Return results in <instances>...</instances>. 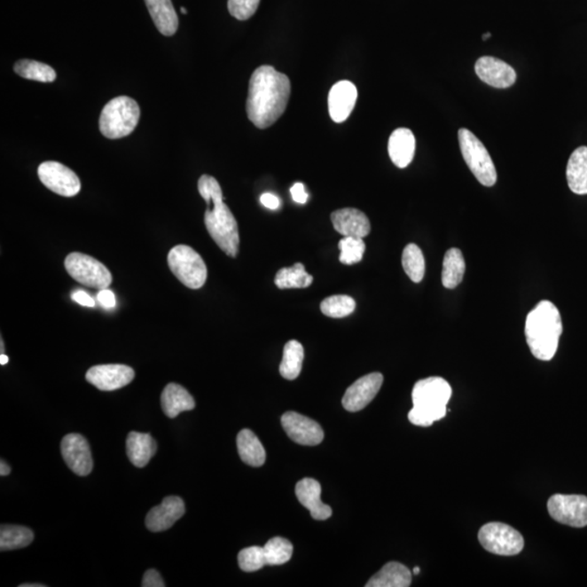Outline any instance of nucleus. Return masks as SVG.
<instances>
[{"instance_id":"09e8293b","label":"nucleus","mask_w":587,"mask_h":587,"mask_svg":"<svg viewBox=\"0 0 587 587\" xmlns=\"http://www.w3.org/2000/svg\"><path fill=\"white\" fill-rule=\"evenodd\" d=\"M419 572H420V569H419L418 567H415V569H413V574H415V575H419Z\"/></svg>"},{"instance_id":"9d476101","label":"nucleus","mask_w":587,"mask_h":587,"mask_svg":"<svg viewBox=\"0 0 587 587\" xmlns=\"http://www.w3.org/2000/svg\"><path fill=\"white\" fill-rule=\"evenodd\" d=\"M547 508L557 522L572 528L587 526V497L584 495H552Z\"/></svg>"},{"instance_id":"e433bc0d","label":"nucleus","mask_w":587,"mask_h":587,"mask_svg":"<svg viewBox=\"0 0 587 587\" xmlns=\"http://www.w3.org/2000/svg\"><path fill=\"white\" fill-rule=\"evenodd\" d=\"M238 558L239 567L245 572L258 571L264 566H268L263 547L252 546L244 548L243 551L239 552Z\"/></svg>"},{"instance_id":"de8ad7c7","label":"nucleus","mask_w":587,"mask_h":587,"mask_svg":"<svg viewBox=\"0 0 587 587\" xmlns=\"http://www.w3.org/2000/svg\"><path fill=\"white\" fill-rule=\"evenodd\" d=\"M489 37H490V33H485V35H483V40L486 41L488 40Z\"/></svg>"},{"instance_id":"a19ab883","label":"nucleus","mask_w":587,"mask_h":587,"mask_svg":"<svg viewBox=\"0 0 587 587\" xmlns=\"http://www.w3.org/2000/svg\"><path fill=\"white\" fill-rule=\"evenodd\" d=\"M98 300L100 302V305L106 308V309H112V308H114L115 304H117V302H115L114 294L112 291L107 290V288L99 291L98 294Z\"/></svg>"},{"instance_id":"412c9836","label":"nucleus","mask_w":587,"mask_h":587,"mask_svg":"<svg viewBox=\"0 0 587 587\" xmlns=\"http://www.w3.org/2000/svg\"><path fill=\"white\" fill-rule=\"evenodd\" d=\"M416 152V137L411 129H395L388 139V155L394 165L401 169L411 165Z\"/></svg>"},{"instance_id":"b1692460","label":"nucleus","mask_w":587,"mask_h":587,"mask_svg":"<svg viewBox=\"0 0 587 587\" xmlns=\"http://www.w3.org/2000/svg\"><path fill=\"white\" fill-rule=\"evenodd\" d=\"M156 451V441L151 434L139 432L129 433L127 440V454L129 461L137 468H144L147 466L155 456Z\"/></svg>"},{"instance_id":"a211bd4d","label":"nucleus","mask_w":587,"mask_h":587,"mask_svg":"<svg viewBox=\"0 0 587 587\" xmlns=\"http://www.w3.org/2000/svg\"><path fill=\"white\" fill-rule=\"evenodd\" d=\"M185 504L177 497H168L160 505L153 507L146 517V527L152 532H162L170 528L177 520L184 516Z\"/></svg>"},{"instance_id":"aec40b11","label":"nucleus","mask_w":587,"mask_h":587,"mask_svg":"<svg viewBox=\"0 0 587 587\" xmlns=\"http://www.w3.org/2000/svg\"><path fill=\"white\" fill-rule=\"evenodd\" d=\"M295 493L302 506L309 510L312 518L319 521L331 518L332 509L321 502V485L317 481L310 478L300 481Z\"/></svg>"},{"instance_id":"72a5a7b5","label":"nucleus","mask_w":587,"mask_h":587,"mask_svg":"<svg viewBox=\"0 0 587 587\" xmlns=\"http://www.w3.org/2000/svg\"><path fill=\"white\" fill-rule=\"evenodd\" d=\"M264 553L268 566H281L291 560L293 556L292 543L286 538L273 537L264 545Z\"/></svg>"},{"instance_id":"37998d69","label":"nucleus","mask_w":587,"mask_h":587,"mask_svg":"<svg viewBox=\"0 0 587 587\" xmlns=\"http://www.w3.org/2000/svg\"><path fill=\"white\" fill-rule=\"evenodd\" d=\"M72 300L85 307H94L95 301L88 293L78 291L72 294Z\"/></svg>"},{"instance_id":"8fccbe9b","label":"nucleus","mask_w":587,"mask_h":587,"mask_svg":"<svg viewBox=\"0 0 587 587\" xmlns=\"http://www.w3.org/2000/svg\"><path fill=\"white\" fill-rule=\"evenodd\" d=\"M181 12H182L183 14H186V13H187V11H186V9H185L184 7H182V8H181Z\"/></svg>"},{"instance_id":"6ab92c4d","label":"nucleus","mask_w":587,"mask_h":587,"mask_svg":"<svg viewBox=\"0 0 587 587\" xmlns=\"http://www.w3.org/2000/svg\"><path fill=\"white\" fill-rule=\"evenodd\" d=\"M331 220L336 232L343 237L364 239L372 231L368 216L356 208L336 210L331 215Z\"/></svg>"},{"instance_id":"f3484780","label":"nucleus","mask_w":587,"mask_h":587,"mask_svg":"<svg viewBox=\"0 0 587 587\" xmlns=\"http://www.w3.org/2000/svg\"><path fill=\"white\" fill-rule=\"evenodd\" d=\"M358 91L349 81H340L333 85L329 93L330 117L336 123L348 119L357 102Z\"/></svg>"},{"instance_id":"f257e3e1","label":"nucleus","mask_w":587,"mask_h":587,"mask_svg":"<svg viewBox=\"0 0 587 587\" xmlns=\"http://www.w3.org/2000/svg\"><path fill=\"white\" fill-rule=\"evenodd\" d=\"M291 81L271 66L254 71L249 81L247 112L258 129H268L286 113L291 96Z\"/></svg>"},{"instance_id":"4468645a","label":"nucleus","mask_w":587,"mask_h":587,"mask_svg":"<svg viewBox=\"0 0 587 587\" xmlns=\"http://www.w3.org/2000/svg\"><path fill=\"white\" fill-rule=\"evenodd\" d=\"M61 454L72 473L86 476L93 470V458L85 437L71 433L61 442Z\"/></svg>"},{"instance_id":"f704fd0d","label":"nucleus","mask_w":587,"mask_h":587,"mask_svg":"<svg viewBox=\"0 0 587 587\" xmlns=\"http://www.w3.org/2000/svg\"><path fill=\"white\" fill-rule=\"evenodd\" d=\"M320 309L326 317L340 319L353 314L356 301L353 297L348 295L330 296L321 302Z\"/></svg>"},{"instance_id":"f8f14e48","label":"nucleus","mask_w":587,"mask_h":587,"mask_svg":"<svg viewBox=\"0 0 587 587\" xmlns=\"http://www.w3.org/2000/svg\"><path fill=\"white\" fill-rule=\"evenodd\" d=\"M86 381L104 392L122 388L136 378V372L125 364H100L90 368Z\"/></svg>"},{"instance_id":"4be33fe9","label":"nucleus","mask_w":587,"mask_h":587,"mask_svg":"<svg viewBox=\"0 0 587 587\" xmlns=\"http://www.w3.org/2000/svg\"><path fill=\"white\" fill-rule=\"evenodd\" d=\"M149 13L158 31L165 36L176 35L179 18L171 0H145Z\"/></svg>"},{"instance_id":"473e14b6","label":"nucleus","mask_w":587,"mask_h":587,"mask_svg":"<svg viewBox=\"0 0 587 587\" xmlns=\"http://www.w3.org/2000/svg\"><path fill=\"white\" fill-rule=\"evenodd\" d=\"M402 263L403 270L412 282L420 283L423 280L426 273V259L418 245H407L403 252Z\"/></svg>"},{"instance_id":"2eb2a0df","label":"nucleus","mask_w":587,"mask_h":587,"mask_svg":"<svg viewBox=\"0 0 587 587\" xmlns=\"http://www.w3.org/2000/svg\"><path fill=\"white\" fill-rule=\"evenodd\" d=\"M383 375L379 372L364 375L348 388L343 397L346 411L357 412L363 411L378 395L383 384Z\"/></svg>"},{"instance_id":"6e6552de","label":"nucleus","mask_w":587,"mask_h":587,"mask_svg":"<svg viewBox=\"0 0 587 587\" xmlns=\"http://www.w3.org/2000/svg\"><path fill=\"white\" fill-rule=\"evenodd\" d=\"M67 272L83 286L105 290L113 282L112 273L98 259L81 253H72L65 260Z\"/></svg>"},{"instance_id":"4c0bfd02","label":"nucleus","mask_w":587,"mask_h":587,"mask_svg":"<svg viewBox=\"0 0 587 587\" xmlns=\"http://www.w3.org/2000/svg\"><path fill=\"white\" fill-rule=\"evenodd\" d=\"M259 3L260 0H229V12L239 21L248 20L257 12Z\"/></svg>"},{"instance_id":"c03bdc74","label":"nucleus","mask_w":587,"mask_h":587,"mask_svg":"<svg viewBox=\"0 0 587 587\" xmlns=\"http://www.w3.org/2000/svg\"><path fill=\"white\" fill-rule=\"evenodd\" d=\"M11 466L7 465L6 461L2 460V463H0V474H2V476H7L11 474Z\"/></svg>"},{"instance_id":"c9c22d12","label":"nucleus","mask_w":587,"mask_h":587,"mask_svg":"<svg viewBox=\"0 0 587 587\" xmlns=\"http://www.w3.org/2000/svg\"><path fill=\"white\" fill-rule=\"evenodd\" d=\"M339 248L340 250V262L346 266L362 262L365 252V244L364 239L344 237L340 240Z\"/></svg>"},{"instance_id":"c85d7f7f","label":"nucleus","mask_w":587,"mask_h":587,"mask_svg":"<svg viewBox=\"0 0 587 587\" xmlns=\"http://www.w3.org/2000/svg\"><path fill=\"white\" fill-rule=\"evenodd\" d=\"M304 348L295 340L287 341L284 346L283 359L280 364V373L284 379L293 380L300 377L304 362Z\"/></svg>"},{"instance_id":"58836bf2","label":"nucleus","mask_w":587,"mask_h":587,"mask_svg":"<svg viewBox=\"0 0 587 587\" xmlns=\"http://www.w3.org/2000/svg\"><path fill=\"white\" fill-rule=\"evenodd\" d=\"M143 587H165V582H163L160 574L158 571L151 569L145 572L144 575Z\"/></svg>"},{"instance_id":"39448f33","label":"nucleus","mask_w":587,"mask_h":587,"mask_svg":"<svg viewBox=\"0 0 587 587\" xmlns=\"http://www.w3.org/2000/svg\"><path fill=\"white\" fill-rule=\"evenodd\" d=\"M141 110L136 100L119 96L105 106L99 118V129L105 137L122 138L136 129Z\"/></svg>"},{"instance_id":"a878e982","label":"nucleus","mask_w":587,"mask_h":587,"mask_svg":"<svg viewBox=\"0 0 587 587\" xmlns=\"http://www.w3.org/2000/svg\"><path fill=\"white\" fill-rule=\"evenodd\" d=\"M411 572L406 566L399 562H388L381 570L374 575L367 587H408L411 584Z\"/></svg>"},{"instance_id":"423d86ee","label":"nucleus","mask_w":587,"mask_h":587,"mask_svg":"<svg viewBox=\"0 0 587 587\" xmlns=\"http://www.w3.org/2000/svg\"><path fill=\"white\" fill-rule=\"evenodd\" d=\"M458 138L461 153L476 180L486 187L497 184V168L482 142L468 129H460Z\"/></svg>"},{"instance_id":"2f4dec72","label":"nucleus","mask_w":587,"mask_h":587,"mask_svg":"<svg viewBox=\"0 0 587 587\" xmlns=\"http://www.w3.org/2000/svg\"><path fill=\"white\" fill-rule=\"evenodd\" d=\"M14 72L21 78L51 83L57 78L56 71L51 66L35 60H19L14 65Z\"/></svg>"},{"instance_id":"5701e85b","label":"nucleus","mask_w":587,"mask_h":587,"mask_svg":"<svg viewBox=\"0 0 587 587\" xmlns=\"http://www.w3.org/2000/svg\"><path fill=\"white\" fill-rule=\"evenodd\" d=\"M196 406L187 389L179 384H168L161 394V407L167 417L176 418L183 411H192Z\"/></svg>"},{"instance_id":"ddd939ff","label":"nucleus","mask_w":587,"mask_h":587,"mask_svg":"<svg viewBox=\"0 0 587 587\" xmlns=\"http://www.w3.org/2000/svg\"><path fill=\"white\" fill-rule=\"evenodd\" d=\"M282 427L288 437L300 445L317 446L325 439V432L319 423L301 413L294 411L284 413Z\"/></svg>"},{"instance_id":"49530a36","label":"nucleus","mask_w":587,"mask_h":587,"mask_svg":"<svg viewBox=\"0 0 587 587\" xmlns=\"http://www.w3.org/2000/svg\"><path fill=\"white\" fill-rule=\"evenodd\" d=\"M43 584H21L20 587H45Z\"/></svg>"},{"instance_id":"79ce46f5","label":"nucleus","mask_w":587,"mask_h":587,"mask_svg":"<svg viewBox=\"0 0 587 587\" xmlns=\"http://www.w3.org/2000/svg\"><path fill=\"white\" fill-rule=\"evenodd\" d=\"M260 203L271 210L278 209V207H280L281 204L280 200H278L276 195L271 194V192H264V194L260 197Z\"/></svg>"},{"instance_id":"c756f323","label":"nucleus","mask_w":587,"mask_h":587,"mask_svg":"<svg viewBox=\"0 0 587 587\" xmlns=\"http://www.w3.org/2000/svg\"><path fill=\"white\" fill-rule=\"evenodd\" d=\"M314 282L311 274L307 273L304 264L297 262L290 268H282L277 273L274 283L280 290L288 288H307Z\"/></svg>"},{"instance_id":"f03ea898","label":"nucleus","mask_w":587,"mask_h":587,"mask_svg":"<svg viewBox=\"0 0 587 587\" xmlns=\"http://www.w3.org/2000/svg\"><path fill=\"white\" fill-rule=\"evenodd\" d=\"M199 191L207 203L205 225L211 239L229 257H237L239 248V225L232 211L224 204L219 182L214 176H201Z\"/></svg>"},{"instance_id":"7c9ffc66","label":"nucleus","mask_w":587,"mask_h":587,"mask_svg":"<svg viewBox=\"0 0 587 587\" xmlns=\"http://www.w3.org/2000/svg\"><path fill=\"white\" fill-rule=\"evenodd\" d=\"M35 540L30 528L20 526H2L0 528V551H14L27 547Z\"/></svg>"},{"instance_id":"bb28decb","label":"nucleus","mask_w":587,"mask_h":587,"mask_svg":"<svg viewBox=\"0 0 587 587\" xmlns=\"http://www.w3.org/2000/svg\"><path fill=\"white\" fill-rule=\"evenodd\" d=\"M238 450L240 459L252 466H262L266 463V450L253 431L242 430L238 435Z\"/></svg>"},{"instance_id":"dca6fc26","label":"nucleus","mask_w":587,"mask_h":587,"mask_svg":"<svg viewBox=\"0 0 587 587\" xmlns=\"http://www.w3.org/2000/svg\"><path fill=\"white\" fill-rule=\"evenodd\" d=\"M475 72L484 83L495 89H507L517 80L512 66L495 57H481L475 64Z\"/></svg>"},{"instance_id":"ea45409f","label":"nucleus","mask_w":587,"mask_h":587,"mask_svg":"<svg viewBox=\"0 0 587 587\" xmlns=\"http://www.w3.org/2000/svg\"><path fill=\"white\" fill-rule=\"evenodd\" d=\"M291 194L293 200L295 201V203L301 205L306 204L308 199H309V196H308L305 186L302 184V183H295V184L292 186Z\"/></svg>"},{"instance_id":"0eeeda50","label":"nucleus","mask_w":587,"mask_h":587,"mask_svg":"<svg viewBox=\"0 0 587 587\" xmlns=\"http://www.w3.org/2000/svg\"><path fill=\"white\" fill-rule=\"evenodd\" d=\"M168 264L183 286L199 290L207 281L206 263L200 254L186 245H177L168 254Z\"/></svg>"},{"instance_id":"393cba45","label":"nucleus","mask_w":587,"mask_h":587,"mask_svg":"<svg viewBox=\"0 0 587 587\" xmlns=\"http://www.w3.org/2000/svg\"><path fill=\"white\" fill-rule=\"evenodd\" d=\"M567 181L577 195L587 194V147L581 146L571 153L567 166Z\"/></svg>"},{"instance_id":"cd10ccee","label":"nucleus","mask_w":587,"mask_h":587,"mask_svg":"<svg viewBox=\"0 0 587 587\" xmlns=\"http://www.w3.org/2000/svg\"><path fill=\"white\" fill-rule=\"evenodd\" d=\"M466 262L458 248L447 250L442 262V283L446 288H455L464 280Z\"/></svg>"},{"instance_id":"a18cd8bd","label":"nucleus","mask_w":587,"mask_h":587,"mask_svg":"<svg viewBox=\"0 0 587 587\" xmlns=\"http://www.w3.org/2000/svg\"><path fill=\"white\" fill-rule=\"evenodd\" d=\"M8 362H9V358L7 357L6 355H4V354L0 355V364L4 365V364H7Z\"/></svg>"},{"instance_id":"7ed1b4c3","label":"nucleus","mask_w":587,"mask_h":587,"mask_svg":"<svg viewBox=\"0 0 587 587\" xmlns=\"http://www.w3.org/2000/svg\"><path fill=\"white\" fill-rule=\"evenodd\" d=\"M562 330L558 308L550 301L538 302L526 321L527 343L534 357L550 362L557 353Z\"/></svg>"},{"instance_id":"20e7f679","label":"nucleus","mask_w":587,"mask_h":587,"mask_svg":"<svg viewBox=\"0 0 587 587\" xmlns=\"http://www.w3.org/2000/svg\"><path fill=\"white\" fill-rule=\"evenodd\" d=\"M452 389L445 379L432 377L420 380L413 387V407L408 413L409 421L418 427H431L446 416L447 403Z\"/></svg>"},{"instance_id":"1a4fd4ad","label":"nucleus","mask_w":587,"mask_h":587,"mask_svg":"<svg viewBox=\"0 0 587 587\" xmlns=\"http://www.w3.org/2000/svg\"><path fill=\"white\" fill-rule=\"evenodd\" d=\"M479 541L484 550L499 556H516L524 547L521 534L508 524L490 522L481 528Z\"/></svg>"},{"instance_id":"9b49d317","label":"nucleus","mask_w":587,"mask_h":587,"mask_svg":"<svg viewBox=\"0 0 587 587\" xmlns=\"http://www.w3.org/2000/svg\"><path fill=\"white\" fill-rule=\"evenodd\" d=\"M37 173L43 184L58 195L74 197L81 191L79 176L60 162H43Z\"/></svg>"}]
</instances>
